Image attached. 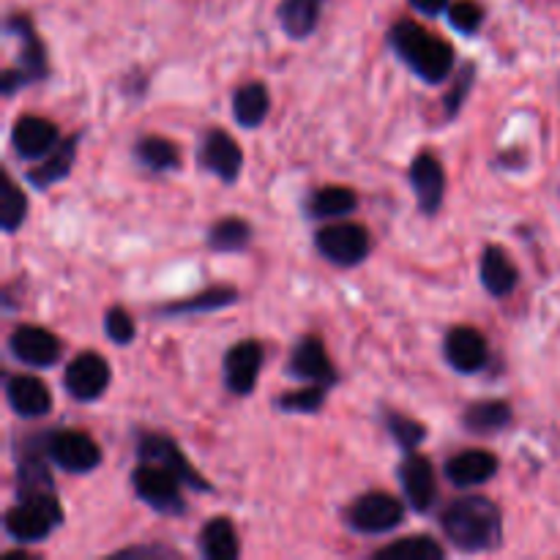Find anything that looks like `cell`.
Segmentation results:
<instances>
[{
	"label": "cell",
	"instance_id": "6da1fadb",
	"mask_svg": "<svg viewBox=\"0 0 560 560\" xmlns=\"http://www.w3.org/2000/svg\"><path fill=\"white\" fill-rule=\"evenodd\" d=\"M441 530L454 550L495 552L503 545V512L487 495H463L441 512Z\"/></svg>",
	"mask_w": 560,
	"mask_h": 560
},
{
	"label": "cell",
	"instance_id": "7a4b0ae2",
	"mask_svg": "<svg viewBox=\"0 0 560 560\" xmlns=\"http://www.w3.org/2000/svg\"><path fill=\"white\" fill-rule=\"evenodd\" d=\"M388 47L397 52V58L408 66L413 74H419L427 85H441L452 77L457 66V55L446 38L435 36L424 25L413 20H399L388 31Z\"/></svg>",
	"mask_w": 560,
	"mask_h": 560
},
{
	"label": "cell",
	"instance_id": "3957f363",
	"mask_svg": "<svg viewBox=\"0 0 560 560\" xmlns=\"http://www.w3.org/2000/svg\"><path fill=\"white\" fill-rule=\"evenodd\" d=\"M66 514L55 492L20 498L3 517V528L16 545H38L63 525Z\"/></svg>",
	"mask_w": 560,
	"mask_h": 560
},
{
	"label": "cell",
	"instance_id": "277c9868",
	"mask_svg": "<svg viewBox=\"0 0 560 560\" xmlns=\"http://www.w3.org/2000/svg\"><path fill=\"white\" fill-rule=\"evenodd\" d=\"M42 448L55 468L71 476L93 474L104 459L102 446L82 430H60V427L49 430L47 435H42Z\"/></svg>",
	"mask_w": 560,
	"mask_h": 560
},
{
	"label": "cell",
	"instance_id": "5b68a950",
	"mask_svg": "<svg viewBox=\"0 0 560 560\" xmlns=\"http://www.w3.org/2000/svg\"><path fill=\"white\" fill-rule=\"evenodd\" d=\"M131 487H135V495L156 514H164V517H184L186 514V501L180 495L184 481L162 465L140 459V465L131 470Z\"/></svg>",
	"mask_w": 560,
	"mask_h": 560
},
{
	"label": "cell",
	"instance_id": "8992f818",
	"mask_svg": "<svg viewBox=\"0 0 560 560\" xmlns=\"http://www.w3.org/2000/svg\"><path fill=\"white\" fill-rule=\"evenodd\" d=\"M315 249L337 268H355L370 257L372 235L359 222H328L315 233Z\"/></svg>",
	"mask_w": 560,
	"mask_h": 560
},
{
	"label": "cell",
	"instance_id": "52a82bcc",
	"mask_svg": "<svg viewBox=\"0 0 560 560\" xmlns=\"http://www.w3.org/2000/svg\"><path fill=\"white\" fill-rule=\"evenodd\" d=\"M345 523L361 536H383L405 523V506L392 492H364L345 509Z\"/></svg>",
	"mask_w": 560,
	"mask_h": 560
},
{
	"label": "cell",
	"instance_id": "ba28073f",
	"mask_svg": "<svg viewBox=\"0 0 560 560\" xmlns=\"http://www.w3.org/2000/svg\"><path fill=\"white\" fill-rule=\"evenodd\" d=\"M137 457L142 463H156L162 468H167L170 474L178 476L184 481V487L195 492H213V485L195 468V465L186 459V454L180 452L178 443L173 441L164 432H140L137 435Z\"/></svg>",
	"mask_w": 560,
	"mask_h": 560
},
{
	"label": "cell",
	"instance_id": "9c48e42d",
	"mask_svg": "<svg viewBox=\"0 0 560 560\" xmlns=\"http://www.w3.org/2000/svg\"><path fill=\"white\" fill-rule=\"evenodd\" d=\"M109 381H113V370H109L107 359L96 350H85V353L74 355L63 372V388L71 399L77 402H96L107 394Z\"/></svg>",
	"mask_w": 560,
	"mask_h": 560
},
{
	"label": "cell",
	"instance_id": "30bf717a",
	"mask_svg": "<svg viewBox=\"0 0 560 560\" xmlns=\"http://www.w3.org/2000/svg\"><path fill=\"white\" fill-rule=\"evenodd\" d=\"M288 375L299 383H317V386H337L339 372L334 366L331 355L326 353V345L315 334H306L295 342L288 359Z\"/></svg>",
	"mask_w": 560,
	"mask_h": 560
},
{
	"label": "cell",
	"instance_id": "8fae6325",
	"mask_svg": "<svg viewBox=\"0 0 560 560\" xmlns=\"http://www.w3.org/2000/svg\"><path fill=\"white\" fill-rule=\"evenodd\" d=\"M197 162L206 173L217 175L222 184L233 186L241 178V170H244V151H241V145L230 131L208 129L200 140Z\"/></svg>",
	"mask_w": 560,
	"mask_h": 560
},
{
	"label": "cell",
	"instance_id": "7c38bea8",
	"mask_svg": "<svg viewBox=\"0 0 560 560\" xmlns=\"http://www.w3.org/2000/svg\"><path fill=\"white\" fill-rule=\"evenodd\" d=\"M9 353L31 370H49L63 359V342L42 326H16L9 334Z\"/></svg>",
	"mask_w": 560,
	"mask_h": 560
},
{
	"label": "cell",
	"instance_id": "4fadbf2b",
	"mask_svg": "<svg viewBox=\"0 0 560 560\" xmlns=\"http://www.w3.org/2000/svg\"><path fill=\"white\" fill-rule=\"evenodd\" d=\"M262 359H266V350L257 339H241L233 348L224 353L222 364V377L224 388L235 397H249L257 388V377H260Z\"/></svg>",
	"mask_w": 560,
	"mask_h": 560
},
{
	"label": "cell",
	"instance_id": "5bb4252c",
	"mask_svg": "<svg viewBox=\"0 0 560 560\" xmlns=\"http://www.w3.org/2000/svg\"><path fill=\"white\" fill-rule=\"evenodd\" d=\"M408 178L421 213L435 217L443 208V200H446V170H443L441 159L430 151L416 153L413 162H410Z\"/></svg>",
	"mask_w": 560,
	"mask_h": 560
},
{
	"label": "cell",
	"instance_id": "9a60e30c",
	"mask_svg": "<svg viewBox=\"0 0 560 560\" xmlns=\"http://www.w3.org/2000/svg\"><path fill=\"white\" fill-rule=\"evenodd\" d=\"M60 129L42 115H20L11 126V148L22 162H42L47 153L58 148Z\"/></svg>",
	"mask_w": 560,
	"mask_h": 560
},
{
	"label": "cell",
	"instance_id": "2e32d148",
	"mask_svg": "<svg viewBox=\"0 0 560 560\" xmlns=\"http://www.w3.org/2000/svg\"><path fill=\"white\" fill-rule=\"evenodd\" d=\"M397 476L410 509H416L419 514L432 512V506H435L438 501V479L430 459L419 452H405V459L399 463Z\"/></svg>",
	"mask_w": 560,
	"mask_h": 560
},
{
	"label": "cell",
	"instance_id": "e0dca14e",
	"mask_svg": "<svg viewBox=\"0 0 560 560\" xmlns=\"http://www.w3.org/2000/svg\"><path fill=\"white\" fill-rule=\"evenodd\" d=\"M443 359L459 375H476L490 361V345L485 334L470 326H457L443 339Z\"/></svg>",
	"mask_w": 560,
	"mask_h": 560
},
{
	"label": "cell",
	"instance_id": "ac0fdd59",
	"mask_svg": "<svg viewBox=\"0 0 560 560\" xmlns=\"http://www.w3.org/2000/svg\"><path fill=\"white\" fill-rule=\"evenodd\" d=\"M16 498L44 495V492H55V479L49 474V457L42 448V438L22 443L16 452Z\"/></svg>",
	"mask_w": 560,
	"mask_h": 560
},
{
	"label": "cell",
	"instance_id": "d6986e66",
	"mask_svg": "<svg viewBox=\"0 0 560 560\" xmlns=\"http://www.w3.org/2000/svg\"><path fill=\"white\" fill-rule=\"evenodd\" d=\"M5 33L9 36L20 38V63L16 69L25 74L27 85L33 82H42L49 77V58H47V47L38 38L36 27H33V20L27 14H11L5 20Z\"/></svg>",
	"mask_w": 560,
	"mask_h": 560
},
{
	"label": "cell",
	"instance_id": "ffe728a7",
	"mask_svg": "<svg viewBox=\"0 0 560 560\" xmlns=\"http://www.w3.org/2000/svg\"><path fill=\"white\" fill-rule=\"evenodd\" d=\"M5 402L20 419H44L55 399L47 383L36 375H5Z\"/></svg>",
	"mask_w": 560,
	"mask_h": 560
},
{
	"label": "cell",
	"instance_id": "44dd1931",
	"mask_svg": "<svg viewBox=\"0 0 560 560\" xmlns=\"http://www.w3.org/2000/svg\"><path fill=\"white\" fill-rule=\"evenodd\" d=\"M498 468H501V463H498V457L492 452H485V448H465V452L446 459L443 474H446V479L457 490H474V487H481L495 479Z\"/></svg>",
	"mask_w": 560,
	"mask_h": 560
},
{
	"label": "cell",
	"instance_id": "7402d4cb",
	"mask_svg": "<svg viewBox=\"0 0 560 560\" xmlns=\"http://www.w3.org/2000/svg\"><path fill=\"white\" fill-rule=\"evenodd\" d=\"M241 293L233 284H213V288L200 290V293L189 295L180 301H167V304L156 306V315L162 320H173V317H191V315H208V312H222L228 306L238 304Z\"/></svg>",
	"mask_w": 560,
	"mask_h": 560
},
{
	"label": "cell",
	"instance_id": "603a6c76",
	"mask_svg": "<svg viewBox=\"0 0 560 560\" xmlns=\"http://www.w3.org/2000/svg\"><path fill=\"white\" fill-rule=\"evenodd\" d=\"M479 279L492 299H509L520 284V268L503 246H485L479 260Z\"/></svg>",
	"mask_w": 560,
	"mask_h": 560
},
{
	"label": "cell",
	"instance_id": "cb8c5ba5",
	"mask_svg": "<svg viewBox=\"0 0 560 560\" xmlns=\"http://www.w3.org/2000/svg\"><path fill=\"white\" fill-rule=\"evenodd\" d=\"M80 140H82L80 131H77V135H69L66 140H60L58 148H55L52 153H47V156L38 162V167L27 170V175H25L27 184L38 191H47L49 186H55V184H60V180L69 178L71 167H74V162H77V148H80Z\"/></svg>",
	"mask_w": 560,
	"mask_h": 560
},
{
	"label": "cell",
	"instance_id": "d4e9b609",
	"mask_svg": "<svg viewBox=\"0 0 560 560\" xmlns=\"http://www.w3.org/2000/svg\"><path fill=\"white\" fill-rule=\"evenodd\" d=\"M514 421V408L506 399H479L470 402L463 413V427L470 435H498Z\"/></svg>",
	"mask_w": 560,
	"mask_h": 560
},
{
	"label": "cell",
	"instance_id": "484cf974",
	"mask_svg": "<svg viewBox=\"0 0 560 560\" xmlns=\"http://www.w3.org/2000/svg\"><path fill=\"white\" fill-rule=\"evenodd\" d=\"M326 0H282L277 9L279 25L295 42H304L317 31L323 20Z\"/></svg>",
	"mask_w": 560,
	"mask_h": 560
},
{
	"label": "cell",
	"instance_id": "4316f807",
	"mask_svg": "<svg viewBox=\"0 0 560 560\" xmlns=\"http://www.w3.org/2000/svg\"><path fill=\"white\" fill-rule=\"evenodd\" d=\"M271 113V93L262 82L252 80L235 88L233 93V118L244 129H257Z\"/></svg>",
	"mask_w": 560,
	"mask_h": 560
},
{
	"label": "cell",
	"instance_id": "83f0119b",
	"mask_svg": "<svg viewBox=\"0 0 560 560\" xmlns=\"http://www.w3.org/2000/svg\"><path fill=\"white\" fill-rule=\"evenodd\" d=\"M197 545H200V556L206 560H235L241 552L238 530L230 517L208 520L197 536Z\"/></svg>",
	"mask_w": 560,
	"mask_h": 560
},
{
	"label": "cell",
	"instance_id": "f1b7e54d",
	"mask_svg": "<svg viewBox=\"0 0 560 560\" xmlns=\"http://www.w3.org/2000/svg\"><path fill=\"white\" fill-rule=\"evenodd\" d=\"M359 208V195L355 189L342 184H328L320 186L310 195L306 200V213L310 219H342Z\"/></svg>",
	"mask_w": 560,
	"mask_h": 560
},
{
	"label": "cell",
	"instance_id": "f546056e",
	"mask_svg": "<svg viewBox=\"0 0 560 560\" xmlns=\"http://www.w3.org/2000/svg\"><path fill=\"white\" fill-rule=\"evenodd\" d=\"M252 224L241 217H224L213 222L206 233V244L213 255H238L252 244Z\"/></svg>",
	"mask_w": 560,
	"mask_h": 560
},
{
	"label": "cell",
	"instance_id": "4dcf8cb0",
	"mask_svg": "<svg viewBox=\"0 0 560 560\" xmlns=\"http://www.w3.org/2000/svg\"><path fill=\"white\" fill-rule=\"evenodd\" d=\"M135 159L151 173H173L180 167V148L167 137L145 135L135 142Z\"/></svg>",
	"mask_w": 560,
	"mask_h": 560
},
{
	"label": "cell",
	"instance_id": "1f68e13d",
	"mask_svg": "<svg viewBox=\"0 0 560 560\" xmlns=\"http://www.w3.org/2000/svg\"><path fill=\"white\" fill-rule=\"evenodd\" d=\"M377 560H443L446 550L438 539L432 536L419 534V536H405V539L392 541V545L375 550Z\"/></svg>",
	"mask_w": 560,
	"mask_h": 560
},
{
	"label": "cell",
	"instance_id": "d6a6232c",
	"mask_svg": "<svg viewBox=\"0 0 560 560\" xmlns=\"http://www.w3.org/2000/svg\"><path fill=\"white\" fill-rule=\"evenodd\" d=\"M328 397V388L326 386H317V383H304L301 388L295 392H284L273 399L277 410L282 413H299V416H312V413H320L323 405H326Z\"/></svg>",
	"mask_w": 560,
	"mask_h": 560
},
{
	"label": "cell",
	"instance_id": "836d02e7",
	"mask_svg": "<svg viewBox=\"0 0 560 560\" xmlns=\"http://www.w3.org/2000/svg\"><path fill=\"white\" fill-rule=\"evenodd\" d=\"M383 424L402 452H416L427 441V424H421L413 416L399 413V410H383Z\"/></svg>",
	"mask_w": 560,
	"mask_h": 560
},
{
	"label": "cell",
	"instance_id": "e575fe53",
	"mask_svg": "<svg viewBox=\"0 0 560 560\" xmlns=\"http://www.w3.org/2000/svg\"><path fill=\"white\" fill-rule=\"evenodd\" d=\"M27 219V195L20 189L11 175L3 178V191H0V228L3 233H16Z\"/></svg>",
	"mask_w": 560,
	"mask_h": 560
},
{
	"label": "cell",
	"instance_id": "d590c367",
	"mask_svg": "<svg viewBox=\"0 0 560 560\" xmlns=\"http://www.w3.org/2000/svg\"><path fill=\"white\" fill-rule=\"evenodd\" d=\"M474 85H476V63L474 60H468V63L459 66L452 88H448L446 96H443V115H446V120H454L459 113H463V107H465V102H468Z\"/></svg>",
	"mask_w": 560,
	"mask_h": 560
},
{
	"label": "cell",
	"instance_id": "8d00e7d4",
	"mask_svg": "<svg viewBox=\"0 0 560 560\" xmlns=\"http://www.w3.org/2000/svg\"><path fill=\"white\" fill-rule=\"evenodd\" d=\"M104 334H107L109 342L126 348V345L135 342L137 337L135 317H131L124 306H109V310L104 312Z\"/></svg>",
	"mask_w": 560,
	"mask_h": 560
},
{
	"label": "cell",
	"instance_id": "74e56055",
	"mask_svg": "<svg viewBox=\"0 0 560 560\" xmlns=\"http://www.w3.org/2000/svg\"><path fill=\"white\" fill-rule=\"evenodd\" d=\"M448 22L463 36H474L485 22V9L476 0H457V3L448 5Z\"/></svg>",
	"mask_w": 560,
	"mask_h": 560
},
{
	"label": "cell",
	"instance_id": "f35d334b",
	"mask_svg": "<svg viewBox=\"0 0 560 560\" xmlns=\"http://www.w3.org/2000/svg\"><path fill=\"white\" fill-rule=\"evenodd\" d=\"M113 558H180L178 550H170V547H162V545H148V547H129V550H120L115 552Z\"/></svg>",
	"mask_w": 560,
	"mask_h": 560
},
{
	"label": "cell",
	"instance_id": "ab89813d",
	"mask_svg": "<svg viewBox=\"0 0 560 560\" xmlns=\"http://www.w3.org/2000/svg\"><path fill=\"white\" fill-rule=\"evenodd\" d=\"M410 5H413L419 14L438 16V14H443V11H448L452 0H410Z\"/></svg>",
	"mask_w": 560,
	"mask_h": 560
},
{
	"label": "cell",
	"instance_id": "60d3db41",
	"mask_svg": "<svg viewBox=\"0 0 560 560\" xmlns=\"http://www.w3.org/2000/svg\"><path fill=\"white\" fill-rule=\"evenodd\" d=\"M3 560H33V556L25 550H14V552H5Z\"/></svg>",
	"mask_w": 560,
	"mask_h": 560
}]
</instances>
